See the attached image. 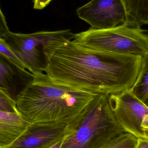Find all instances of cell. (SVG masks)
I'll return each mask as SVG.
<instances>
[{
	"label": "cell",
	"instance_id": "8fae6325",
	"mask_svg": "<svg viewBox=\"0 0 148 148\" xmlns=\"http://www.w3.org/2000/svg\"><path fill=\"white\" fill-rule=\"evenodd\" d=\"M127 14L125 23L141 27L148 24V0H121Z\"/></svg>",
	"mask_w": 148,
	"mask_h": 148
},
{
	"label": "cell",
	"instance_id": "277c9868",
	"mask_svg": "<svg viewBox=\"0 0 148 148\" xmlns=\"http://www.w3.org/2000/svg\"><path fill=\"white\" fill-rule=\"evenodd\" d=\"M73 41L90 50L118 54L148 56V30L126 23L74 34Z\"/></svg>",
	"mask_w": 148,
	"mask_h": 148
},
{
	"label": "cell",
	"instance_id": "9c48e42d",
	"mask_svg": "<svg viewBox=\"0 0 148 148\" xmlns=\"http://www.w3.org/2000/svg\"><path fill=\"white\" fill-rule=\"evenodd\" d=\"M32 123L20 112L0 111V147H11Z\"/></svg>",
	"mask_w": 148,
	"mask_h": 148
},
{
	"label": "cell",
	"instance_id": "d6986e66",
	"mask_svg": "<svg viewBox=\"0 0 148 148\" xmlns=\"http://www.w3.org/2000/svg\"><path fill=\"white\" fill-rule=\"evenodd\" d=\"M135 148H148V137L137 138Z\"/></svg>",
	"mask_w": 148,
	"mask_h": 148
},
{
	"label": "cell",
	"instance_id": "3957f363",
	"mask_svg": "<svg viewBox=\"0 0 148 148\" xmlns=\"http://www.w3.org/2000/svg\"><path fill=\"white\" fill-rule=\"evenodd\" d=\"M109 96L100 95L94 100L76 131L66 138L61 148H101L126 133L116 119Z\"/></svg>",
	"mask_w": 148,
	"mask_h": 148
},
{
	"label": "cell",
	"instance_id": "ba28073f",
	"mask_svg": "<svg viewBox=\"0 0 148 148\" xmlns=\"http://www.w3.org/2000/svg\"><path fill=\"white\" fill-rule=\"evenodd\" d=\"M77 128L70 125L32 123L25 134L10 148H41L65 138Z\"/></svg>",
	"mask_w": 148,
	"mask_h": 148
},
{
	"label": "cell",
	"instance_id": "52a82bcc",
	"mask_svg": "<svg viewBox=\"0 0 148 148\" xmlns=\"http://www.w3.org/2000/svg\"><path fill=\"white\" fill-rule=\"evenodd\" d=\"M80 19L94 29H106L125 23L127 14L121 0H91L76 10Z\"/></svg>",
	"mask_w": 148,
	"mask_h": 148
},
{
	"label": "cell",
	"instance_id": "7a4b0ae2",
	"mask_svg": "<svg viewBox=\"0 0 148 148\" xmlns=\"http://www.w3.org/2000/svg\"><path fill=\"white\" fill-rule=\"evenodd\" d=\"M99 94L66 86L39 72L17 96L18 111L32 123L77 127L83 113Z\"/></svg>",
	"mask_w": 148,
	"mask_h": 148
},
{
	"label": "cell",
	"instance_id": "2e32d148",
	"mask_svg": "<svg viewBox=\"0 0 148 148\" xmlns=\"http://www.w3.org/2000/svg\"><path fill=\"white\" fill-rule=\"evenodd\" d=\"M10 32L8 25L5 16L1 9V17H0V38L3 37L6 34Z\"/></svg>",
	"mask_w": 148,
	"mask_h": 148
},
{
	"label": "cell",
	"instance_id": "5bb4252c",
	"mask_svg": "<svg viewBox=\"0 0 148 148\" xmlns=\"http://www.w3.org/2000/svg\"><path fill=\"white\" fill-rule=\"evenodd\" d=\"M137 142L136 137L129 133H125L101 148H135Z\"/></svg>",
	"mask_w": 148,
	"mask_h": 148
},
{
	"label": "cell",
	"instance_id": "ac0fdd59",
	"mask_svg": "<svg viewBox=\"0 0 148 148\" xmlns=\"http://www.w3.org/2000/svg\"><path fill=\"white\" fill-rule=\"evenodd\" d=\"M67 136L41 148H61L64 141H65V139Z\"/></svg>",
	"mask_w": 148,
	"mask_h": 148
},
{
	"label": "cell",
	"instance_id": "ffe728a7",
	"mask_svg": "<svg viewBox=\"0 0 148 148\" xmlns=\"http://www.w3.org/2000/svg\"><path fill=\"white\" fill-rule=\"evenodd\" d=\"M0 148H10V147H4V148L0 147Z\"/></svg>",
	"mask_w": 148,
	"mask_h": 148
},
{
	"label": "cell",
	"instance_id": "8992f818",
	"mask_svg": "<svg viewBox=\"0 0 148 148\" xmlns=\"http://www.w3.org/2000/svg\"><path fill=\"white\" fill-rule=\"evenodd\" d=\"M108 101L116 121L126 133L137 138L146 137L142 125L148 108L129 89L110 95Z\"/></svg>",
	"mask_w": 148,
	"mask_h": 148
},
{
	"label": "cell",
	"instance_id": "e0dca14e",
	"mask_svg": "<svg viewBox=\"0 0 148 148\" xmlns=\"http://www.w3.org/2000/svg\"><path fill=\"white\" fill-rule=\"evenodd\" d=\"M52 0H34V8L42 10L46 7Z\"/></svg>",
	"mask_w": 148,
	"mask_h": 148
},
{
	"label": "cell",
	"instance_id": "6da1fadb",
	"mask_svg": "<svg viewBox=\"0 0 148 148\" xmlns=\"http://www.w3.org/2000/svg\"><path fill=\"white\" fill-rule=\"evenodd\" d=\"M143 58L90 50L72 40L56 50L43 73L57 83L109 96L133 86Z\"/></svg>",
	"mask_w": 148,
	"mask_h": 148
},
{
	"label": "cell",
	"instance_id": "9a60e30c",
	"mask_svg": "<svg viewBox=\"0 0 148 148\" xmlns=\"http://www.w3.org/2000/svg\"><path fill=\"white\" fill-rule=\"evenodd\" d=\"M0 111L18 112L16 100L13 99L7 92L0 90Z\"/></svg>",
	"mask_w": 148,
	"mask_h": 148
},
{
	"label": "cell",
	"instance_id": "4fadbf2b",
	"mask_svg": "<svg viewBox=\"0 0 148 148\" xmlns=\"http://www.w3.org/2000/svg\"><path fill=\"white\" fill-rule=\"evenodd\" d=\"M0 56L22 71H28L24 62L15 53L4 39L0 38Z\"/></svg>",
	"mask_w": 148,
	"mask_h": 148
},
{
	"label": "cell",
	"instance_id": "5b68a950",
	"mask_svg": "<svg viewBox=\"0 0 148 148\" xmlns=\"http://www.w3.org/2000/svg\"><path fill=\"white\" fill-rule=\"evenodd\" d=\"M70 29L43 31L30 34L9 32L1 38L33 75L43 72L51 56L63 44L74 39Z\"/></svg>",
	"mask_w": 148,
	"mask_h": 148
},
{
	"label": "cell",
	"instance_id": "7c38bea8",
	"mask_svg": "<svg viewBox=\"0 0 148 148\" xmlns=\"http://www.w3.org/2000/svg\"><path fill=\"white\" fill-rule=\"evenodd\" d=\"M129 90L148 108V56L143 57L140 73Z\"/></svg>",
	"mask_w": 148,
	"mask_h": 148
},
{
	"label": "cell",
	"instance_id": "30bf717a",
	"mask_svg": "<svg viewBox=\"0 0 148 148\" xmlns=\"http://www.w3.org/2000/svg\"><path fill=\"white\" fill-rule=\"evenodd\" d=\"M0 89L7 92L16 101L17 90L21 82L28 84L34 77L28 71H23L0 56Z\"/></svg>",
	"mask_w": 148,
	"mask_h": 148
}]
</instances>
